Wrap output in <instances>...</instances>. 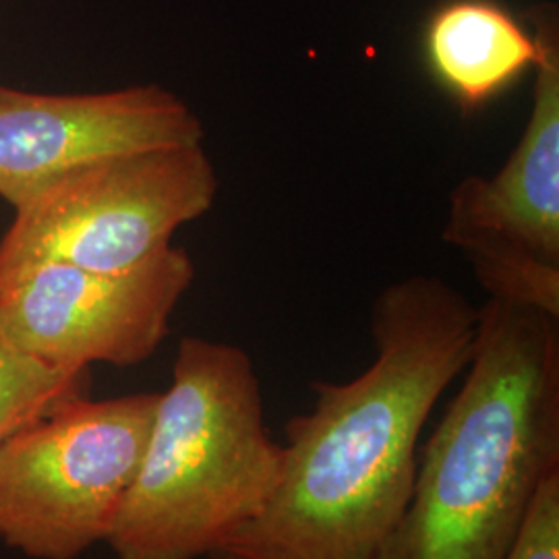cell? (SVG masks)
<instances>
[{"instance_id":"obj_1","label":"cell","mask_w":559,"mask_h":559,"mask_svg":"<svg viewBox=\"0 0 559 559\" xmlns=\"http://www.w3.org/2000/svg\"><path fill=\"white\" fill-rule=\"evenodd\" d=\"M479 307L413 274L371 307L376 360L350 381H316L286 425L278 487L210 559H376L411 500L423 427L466 369Z\"/></svg>"},{"instance_id":"obj_2","label":"cell","mask_w":559,"mask_h":559,"mask_svg":"<svg viewBox=\"0 0 559 559\" xmlns=\"http://www.w3.org/2000/svg\"><path fill=\"white\" fill-rule=\"evenodd\" d=\"M462 373L376 559H508L559 473V318L485 300Z\"/></svg>"},{"instance_id":"obj_3","label":"cell","mask_w":559,"mask_h":559,"mask_svg":"<svg viewBox=\"0 0 559 559\" xmlns=\"http://www.w3.org/2000/svg\"><path fill=\"white\" fill-rule=\"evenodd\" d=\"M282 466L251 355L187 336L106 545L117 559H210L260 516Z\"/></svg>"},{"instance_id":"obj_4","label":"cell","mask_w":559,"mask_h":559,"mask_svg":"<svg viewBox=\"0 0 559 559\" xmlns=\"http://www.w3.org/2000/svg\"><path fill=\"white\" fill-rule=\"evenodd\" d=\"M158 394L64 400L0 443V543L78 559L106 543L138 477Z\"/></svg>"},{"instance_id":"obj_5","label":"cell","mask_w":559,"mask_h":559,"mask_svg":"<svg viewBox=\"0 0 559 559\" xmlns=\"http://www.w3.org/2000/svg\"><path fill=\"white\" fill-rule=\"evenodd\" d=\"M221 177L203 143L94 162L15 210L0 239V270L60 261L127 272L156 258L180 226L207 214Z\"/></svg>"},{"instance_id":"obj_6","label":"cell","mask_w":559,"mask_h":559,"mask_svg":"<svg viewBox=\"0 0 559 559\" xmlns=\"http://www.w3.org/2000/svg\"><path fill=\"white\" fill-rule=\"evenodd\" d=\"M535 85L516 147L493 177L468 175L450 193L443 240L489 299L559 318V36L537 9Z\"/></svg>"},{"instance_id":"obj_7","label":"cell","mask_w":559,"mask_h":559,"mask_svg":"<svg viewBox=\"0 0 559 559\" xmlns=\"http://www.w3.org/2000/svg\"><path fill=\"white\" fill-rule=\"evenodd\" d=\"M195 278L180 247L127 272H94L60 261L0 270V334L48 367H135L154 357Z\"/></svg>"},{"instance_id":"obj_8","label":"cell","mask_w":559,"mask_h":559,"mask_svg":"<svg viewBox=\"0 0 559 559\" xmlns=\"http://www.w3.org/2000/svg\"><path fill=\"white\" fill-rule=\"evenodd\" d=\"M203 140L193 108L154 83L96 94L0 85V200L20 210L94 162Z\"/></svg>"},{"instance_id":"obj_9","label":"cell","mask_w":559,"mask_h":559,"mask_svg":"<svg viewBox=\"0 0 559 559\" xmlns=\"http://www.w3.org/2000/svg\"><path fill=\"white\" fill-rule=\"evenodd\" d=\"M427 55L436 78L460 106L475 110L533 67L539 46L500 7L460 0L433 15Z\"/></svg>"},{"instance_id":"obj_10","label":"cell","mask_w":559,"mask_h":559,"mask_svg":"<svg viewBox=\"0 0 559 559\" xmlns=\"http://www.w3.org/2000/svg\"><path fill=\"white\" fill-rule=\"evenodd\" d=\"M90 383L92 369L48 367L20 353L0 334V443L60 402L90 394Z\"/></svg>"},{"instance_id":"obj_11","label":"cell","mask_w":559,"mask_h":559,"mask_svg":"<svg viewBox=\"0 0 559 559\" xmlns=\"http://www.w3.org/2000/svg\"><path fill=\"white\" fill-rule=\"evenodd\" d=\"M508 559H559V473L540 485Z\"/></svg>"}]
</instances>
